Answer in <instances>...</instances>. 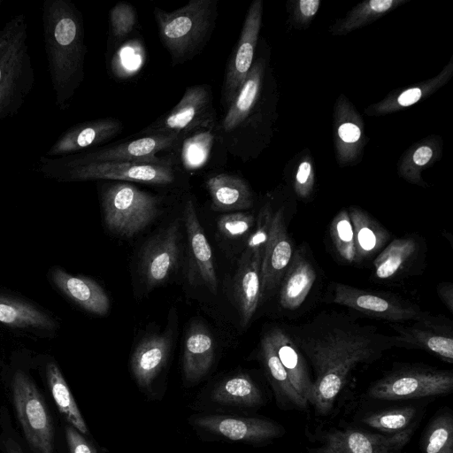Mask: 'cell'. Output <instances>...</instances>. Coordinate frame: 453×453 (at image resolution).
<instances>
[{
    "label": "cell",
    "instance_id": "cell-1",
    "mask_svg": "<svg viewBox=\"0 0 453 453\" xmlns=\"http://www.w3.org/2000/svg\"><path fill=\"white\" fill-rule=\"evenodd\" d=\"M286 330L313 368L309 403L321 415L330 412L354 368L371 364L396 347L395 335L335 311H321Z\"/></svg>",
    "mask_w": 453,
    "mask_h": 453
},
{
    "label": "cell",
    "instance_id": "cell-2",
    "mask_svg": "<svg viewBox=\"0 0 453 453\" xmlns=\"http://www.w3.org/2000/svg\"><path fill=\"white\" fill-rule=\"evenodd\" d=\"M42 20L55 105L64 111L84 79L87 48L83 18L70 0H46Z\"/></svg>",
    "mask_w": 453,
    "mask_h": 453
},
{
    "label": "cell",
    "instance_id": "cell-3",
    "mask_svg": "<svg viewBox=\"0 0 453 453\" xmlns=\"http://www.w3.org/2000/svg\"><path fill=\"white\" fill-rule=\"evenodd\" d=\"M27 44V24L22 13L0 29V122L15 116L35 84Z\"/></svg>",
    "mask_w": 453,
    "mask_h": 453
},
{
    "label": "cell",
    "instance_id": "cell-4",
    "mask_svg": "<svg viewBox=\"0 0 453 453\" xmlns=\"http://www.w3.org/2000/svg\"><path fill=\"white\" fill-rule=\"evenodd\" d=\"M40 172L58 181H85L110 180L134 181L153 185H169L174 182L176 173L173 163L164 159L160 162L126 161L75 164L62 157L39 158Z\"/></svg>",
    "mask_w": 453,
    "mask_h": 453
},
{
    "label": "cell",
    "instance_id": "cell-5",
    "mask_svg": "<svg viewBox=\"0 0 453 453\" xmlns=\"http://www.w3.org/2000/svg\"><path fill=\"white\" fill-rule=\"evenodd\" d=\"M216 11L213 0H191L170 12L155 8L160 40L175 64L190 58L203 47L213 29Z\"/></svg>",
    "mask_w": 453,
    "mask_h": 453
},
{
    "label": "cell",
    "instance_id": "cell-6",
    "mask_svg": "<svg viewBox=\"0 0 453 453\" xmlns=\"http://www.w3.org/2000/svg\"><path fill=\"white\" fill-rule=\"evenodd\" d=\"M101 201L107 228L127 237L134 236L149 226L159 209L157 196L125 181L105 184Z\"/></svg>",
    "mask_w": 453,
    "mask_h": 453
},
{
    "label": "cell",
    "instance_id": "cell-7",
    "mask_svg": "<svg viewBox=\"0 0 453 453\" xmlns=\"http://www.w3.org/2000/svg\"><path fill=\"white\" fill-rule=\"evenodd\" d=\"M452 388L451 371L408 365L375 381L367 394L373 399L392 401L441 395L449 393Z\"/></svg>",
    "mask_w": 453,
    "mask_h": 453
},
{
    "label": "cell",
    "instance_id": "cell-8",
    "mask_svg": "<svg viewBox=\"0 0 453 453\" xmlns=\"http://www.w3.org/2000/svg\"><path fill=\"white\" fill-rule=\"evenodd\" d=\"M12 399L27 441L35 453H53V425L34 381L23 372L12 380Z\"/></svg>",
    "mask_w": 453,
    "mask_h": 453
},
{
    "label": "cell",
    "instance_id": "cell-9",
    "mask_svg": "<svg viewBox=\"0 0 453 453\" xmlns=\"http://www.w3.org/2000/svg\"><path fill=\"white\" fill-rule=\"evenodd\" d=\"M331 302L355 310L367 317L391 323L418 320L429 314L415 303L397 296L371 292L339 282L333 284Z\"/></svg>",
    "mask_w": 453,
    "mask_h": 453
},
{
    "label": "cell",
    "instance_id": "cell-10",
    "mask_svg": "<svg viewBox=\"0 0 453 453\" xmlns=\"http://www.w3.org/2000/svg\"><path fill=\"white\" fill-rule=\"evenodd\" d=\"M212 96L208 85L187 88L180 101L165 115L142 131L145 134H176L187 137L213 120Z\"/></svg>",
    "mask_w": 453,
    "mask_h": 453
},
{
    "label": "cell",
    "instance_id": "cell-11",
    "mask_svg": "<svg viewBox=\"0 0 453 453\" xmlns=\"http://www.w3.org/2000/svg\"><path fill=\"white\" fill-rule=\"evenodd\" d=\"M417 422L407 429L383 434L352 427L326 431L313 453H400L410 441Z\"/></svg>",
    "mask_w": 453,
    "mask_h": 453
},
{
    "label": "cell",
    "instance_id": "cell-12",
    "mask_svg": "<svg viewBox=\"0 0 453 453\" xmlns=\"http://www.w3.org/2000/svg\"><path fill=\"white\" fill-rule=\"evenodd\" d=\"M185 137L176 134H144L135 140L115 146L90 150L81 153L61 157L64 160L75 163L148 161L160 162L156 154L175 148Z\"/></svg>",
    "mask_w": 453,
    "mask_h": 453
},
{
    "label": "cell",
    "instance_id": "cell-13",
    "mask_svg": "<svg viewBox=\"0 0 453 453\" xmlns=\"http://www.w3.org/2000/svg\"><path fill=\"white\" fill-rule=\"evenodd\" d=\"M390 326L397 333L396 347L420 349L453 363V331L449 319L428 314L411 325L391 323Z\"/></svg>",
    "mask_w": 453,
    "mask_h": 453
},
{
    "label": "cell",
    "instance_id": "cell-14",
    "mask_svg": "<svg viewBox=\"0 0 453 453\" xmlns=\"http://www.w3.org/2000/svg\"><path fill=\"white\" fill-rule=\"evenodd\" d=\"M263 1L250 4L236 47L229 58L222 89V102L229 106L253 64L262 23Z\"/></svg>",
    "mask_w": 453,
    "mask_h": 453
},
{
    "label": "cell",
    "instance_id": "cell-15",
    "mask_svg": "<svg viewBox=\"0 0 453 453\" xmlns=\"http://www.w3.org/2000/svg\"><path fill=\"white\" fill-rule=\"evenodd\" d=\"M283 210L273 214L261 264V299L280 286L293 256Z\"/></svg>",
    "mask_w": 453,
    "mask_h": 453
},
{
    "label": "cell",
    "instance_id": "cell-16",
    "mask_svg": "<svg viewBox=\"0 0 453 453\" xmlns=\"http://www.w3.org/2000/svg\"><path fill=\"white\" fill-rule=\"evenodd\" d=\"M122 128L121 122L113 118H103L76 124L63 132L44 156L61 157L87 151L112 139L121 132Z\"/></svg>",
    "mask_w": 453,
    "mask_h": 453
},
{
    "label": "cell",
    "instance_id": "cell-17",
    "mask_svg": "<svg viewBox=\"0 0 453 453\" xmlns=\"http://www.w3.org/2000/svg\"><path fill=\"white\" fill-rule=\"evenodd\" d=\"M184 222L190 255L188 280L192 285H204L212 294L216 295L218 293V279L212 251L191 200L186 203L184 208Z\"/></svg>",
    "mask_w": 453,
    "mask_h": 453
},
{
    "label": "cell",
    "instance_id": "cell-18",
    "mask_svg": "<svg viewBox=\"0 0 453 453\" xmlns=\"http://www.w3.org/2000/svg\"><path fill=\"white\" fill-rule=\"evenodd\" d=\"M179 242L178 220L149 241L142 257V271L148 288L163 283L172 273L179 257Z\"/></svg>",
    "mask_w": 453,
    "mask_h": 453
},
{
    "label": "cell",
    "instance_id": "cell-19",
    "mask_svg": "<svg viewBox=\"0 0 453 453\" xmlns=\"http://www.w3.org/2000/svg\"><path fill=\"white\" fill-rule=\"evenodd\" d=\"M196 426L231 441L259 442L278 437L282 429L276 423L256 418L207 415L195 418Z\"/></svg>",
    "mask_w": 453,
    "mask_h": 453
},
{
    "label": "cell",
    "instance_id": "cell-20",
    "mask_svg": "<svg viewBox=\"0 0 453 453\" xmlns=\"http://www.w3.org/2000/svg\"><path fill=\"white\" fill-rule=\"evenodd\" d=\"M263 252L245 249L234 279V296L241 323L246 326L261 301V264Z\"/></svg>",
    "mask_w": 453,
    "mask_h": 453
},
{
    "label": "cell",
    "instance_id": "cell-21",
    "mask_svg": "<svg viewBox=\"0 0 453 453\" xmlns=\"http://www.w3.org/2000/svg\"><path fill=\"white\" fill-rule=\"evenodd\" d=\"M316 277L305 250L301 247L295 250L279 286L280 306L288 311L297 310L307 298Z\"/></svg>",
    "mask_w": 453,
    "mask_h": 453
},
{
    "label": "cell",
    "instance_id": "cell-22",
    "mask_svg": "<svg viewBox=\"0 0 453 453\" xmlns=\"http://www.w3.org/2000/svg\"><path fill=\"white\" fill-rule=\"evenodd\" d=\"M275 352L296 391L308 403L312 391L307 362L286 329L275 326L267 332Z\"/></svg>",
    "mask_w": 453,
    "mask_h": 453
},
{
    "label": "cell",
    "instance_id": "cell-23",
    "mask_svg": "<svg viewBox=\"0 0 453 453\" xmlns=\"http://www.w3.org/2000/svg\"><path fill=\"white\" fill-rule=\"evenodd\" d=\"M51 278L57 288L84 310L96 314L105 315L110 308V299L95 280L81 276H73L55 268Z\"/></svg>",
    "mask_w": 453,
    "mask_h": 453
},
{
    "label": "cell",
    "instance_id": "cell-24",
    "mask_svg": "<svg viewBox=\"0 0 453 453\" xmlns=\"http://www.w3.org/2000/svg\"><path fill=\"white\" fill-rule=\"evenodd\" d=\"M170 349L167 335L153 334L144 338L131 357V369L137 384L149 388L165 365Z\"/></svg>",
    "mask_w": 453,
    "mask_h": 453
},
{
    "label": "cell",
    "instance_id": "cell-25",
    "mask_svg": "<svg viewBox=\"0 0 453 453\" xmlns=\"http://www.w3.org/2000/svg\"><path fill=\"white\" fill-rule=\"evenodd\" d=\"M265 64L259 59L252 64L227 111L221 120L220 130L230 134L239 128L255 107L262 88Z\"/></svg>",
    "mask_w": 453,
    "mask_h": 453
},
{
    "label": "cell",
    "instance_id": "cell-26",
    "mask_svg": "<svg viewBox=\"0 0 453 453\" xmlns=\"http://www.w3.org/2000/svg\"><path fill=\"white\" fill-rule=\"evenodd\" d=\"M214 341L210 331L201 323H193L185 338L183 372L189 382L202 379L214 359Z\"/></svg>",
    "mask_w": 453,
    "mask_h": 453
},
{
    "label": "cell",
    "instance_id": "cell-27",
    "mask_svg": "<svg viewBox=\"0 0 453 453\" xmlns=\"http://www.w3.org/2000/svg\"><path fill=\"white\" fill-rule=\"evenodd\" d=\"M206 188L215 211H242L253 205V196L248 183L238 176L227 173L211 176L206 180Z\"/></svg>",
    "mask_w": 453,
    "mask_h": 453
},
{
    "label": "cell",
    "instance_id": "cell-28",
    "mask_svg": "<svg viewBox=\"0 0 453 453\" xmlns=\"http://www.w3.org/2000/svg\"><path fill=\"white\" fill-rule=\"evenodd\" d=\"M354 233L355 262L360 263L380 251L390 238L388 230L364 210H348Z\"/></svg>",
    "mask_w": 453,
    "mask_h": 453
},
{
    "label": "cell",
    "instance_id": "cell-29",
    "mask_svg": "<svg viewBox=\"0 0 453 453\" xmlns=\"http://www.w3.org/2000/svg\"><path fill=\"white\" fill-rule=\"evenodd\" d=\"M261 357L278 403L282 408L305 409L308 402L293 388L267 333L261 340Z\"/></svg>",
    "mask_w": 453,
    "mask_h": 453
},
{
    "label": "cell",
    "instance_id": "cell-30",
    "mask_svg": "<svg viewBox=\"0 0 453 453\" xmlns=\"http://www.w3.org/2000/svg\"><path fill=\"white\" fill-rule=\"evenodd\" d=\"M453 75V58L435 77L406 88L400 93H392L380 102L365 110L369 115H385L411 106L422 98L432 95L445 85Z\"/></svg>",
    "mask_w": 453,
    "mask_h": 453
},
{
    "label": "cell",
    "instance_id": "cell-31",
    "mask_svg": "<svg viewBox=\"0 0 453 453\" xmlns=\"http://www.w3.org/2000/svg\"><path fill=\"white\" fill-rule=\"evenodd\" d=\"M336 106L335 146L339 162L348 164L354 161L364 145L362 119L344 99Z\"/></svg>",
    "mask_w": 453,
    "mask_h": 453
},
{
    "label": "cell",
    "instance_id": "cell-32",
    "mask_svg": "<svg viewBox=\"0 0 453 453\" xmlns=\"http://www.w3.org/2000/svg\"><path fill=\"white\" fill-rule=\"evenodd\" d=\"M418 247L413 237L394 239L373 260L374 277L380 280L396 277L415 257Z\"/></svg>",
    "mask_w": 453,
    "mask_h": 453
},
{
    "label": "cell",
    "instance_id": "cell-33",
    "mask_svg": "<svg viewBox=\"0 0 453 453\" xmlns=\"http://www.w3.org/2000/svg\"><path fill=\"white\" fill-rule=\"evenodd\" d=\"M46 378L52 398L65 420L81 434H88L86 422L74 401L70 388L55 363L46 367Z\"/></svg>",
    "mask_w": 453,
    "mask_h": 453
},
{
    "label": "cell",
    "instance_id": "cell-34",
    "mask_svg": "<svg viewBox=\"0 0 453 453\" xmlns=\"http://www.w3.org/2000/svg\"><path fill=\"white\" fill-rule=\"evenodd\" d=\"M211 398L220 404L256 406L262 403V395L251 380L243 373L222 380L212 391Z\"/></svg>",
    "mask_w": 453,
    "mask_h": 453
},
{
    "label": "cell",
    "instance_id": "cell-35",
    "mask_svg": "<svg viewBox=\"0 0 453 453\" xmlns=\"http://www.w3.org/2000/svg\"><path fill=\"white\" fill-rule=\"evenodd\" d=\"M406 0H368L353 7L344 18L338 20L332 27L334 35H342L362 27L397 6L404 4Z\"/></svg>",
    "mask_w": 453,
    "mask_h": 453
},
{
    "label": "cell",
    "instance_id": "cell-36",
    "mask_svg": "<svg viewBox=\"0 0 453 453\" xmlns=\"http://www.w3.org/2000/svg\"><path fill=\"white\" fill-rule=\"evenodd\" d=\"M0 323L14 327L50 329L55 322L30 303L0 296Z\"/></svg>",
    "mask_w": 453,
    "mask_h": 453
},
{
    "label": "cell",
    "instance_id": "cell-37",
    "mask_svg": "<svg viewBox=\"0 0 453 453\" xmlns=\"http://www.w3.org/2000/svg\"><path fill=\"white\" fill-rule=\"evenodd\" d=\"M441 147L434 139L420 142L410 149L403 157L398 171L407 181L426 186L421 179V172L439 156Z\"/></svg>",
    "mask_w": 453,
    "mask_h": 453
},
{
    "label": "cell",
    "instance_id": "cell-38",
    "mask_svg": "<svg viewBox=\"0 0 453 453\" xmlns=\"http://www.w3.org/2000/svg\"><path fill=\"white\" fill-rule=\"evenodd\" d=\"M418 410L413 406L395 407L366 414L362 422L383 434H393L402 432L414 423Z\"/></svg>",
    "mask_w": 453,
    "mask_h": 453
},
{
    "label": "cell",
    "instance_id": "cell-39",
    "mask_svg": "<svg viewBox=\"0 0 453 453\" xmlns=\"http://www.w3.org/2000/svg\"><path fill=\"white\" fill-rule=\"evenodd\" d=\"M424 453H453V418L450 411L437 415L427 426L422 440Z\"/></svg>",
    "mask_w": 453,
    "mask_h": 453
},
{
    "label": "cell",
    "instance_id": "cell-40",
    "mask_svg": "<svg viewBox=\"0 0 453 453\" xmlns=\"http://www.w3.org/2000/svg\"><path fill=\"white\" fill-rule=\"evenodd\" d=\"M145 48L137 39L123 43L111 60V70L119 79H128L135 75L144 65Z\"/></svg>",
    "mask_w": 453,
    "mask_h": 453
},
{
    "label": "cell",
    "instance_id": "cell-41",
    "mask_svg": "<svg viewBox=\"0 0 453 453\" xmlns=\"http://www.w3.org/2000/svg\"><path fill=\"white\" fill-rule=\"evenodd\" d=\"M330 236L339 257L347 263L355 262L354 233L348 210H342L330 224Z\"/></svg>",
    "mask_w": 453,
    "mask_h": 453
},
{
    "label": "cell",
    "instance_id": "cell-42",
    "mask_svg": "<svg viewBox=\"0 0 453 453\" xmlns=\"http://www.w3.org/2000/svg\"><path fill=\"white\" fill-rule=\"evenodd\" d=\"M212 138L211 132L205 130L182 141L181 160L187 170H197L208 161Z\"/></svg>",
    "mask_w": 453,
    "mask_h": 453
},
{
    "label": "cell",
    "instance_id": "cell-43",
    "mask_svg": "<svg viewBox=\"0 0 453 453\" xmlns=\"http://www.w3.org/2000/svg\"><path fill=\"white\" fill-rule=\"evenodd\" d=\"M255 223L252 214L235 212L221 215L217 222L219 233L226 238L237 239L246 234Z\"/></svg>",
    "mask_w": 453,
    "mask_h": 453
},
{
    "label": "cell",
    "instance_id": "cell-44",
    "mask_svg": "<svg viewBox=\"0 0 453 453\" xmlns=\"http://www.w3.org/2000/svg\"><path fill=\"white\" fill-rule=\"evenodd\" d=\"M109 18L111 34L119 40L131 33L136 23V13L134 7L123 2L116 4L110 11Z\"/></svg>",
    "mask_w": 453,
    "mask_h": 453
},
{
    "label": "cell",
    "instance_id": "cell-45",
    "mask_svg": "<svg viewBox=\"0 0 453 453\" xmlns=\"http://www.w3.org/2000/svg\"><path fill=\"white\" fill-rule=\"evenodd\" d=\"M273 214V212L269 203L265 204L261 208L258 213L256 229L248 240L246 249L264 252Z\"/></svg>",
    "mask_w": 453,
    "mask_h": 453
},
{
    "label": "cell",
    "instance_id": "cell-46",
    "mask_svg": "<svg viewBox=\"0 0 453 453\" xmlns=\"http://www.w3.org/2000/svg\"><path fill=\"white\" fill-rule=\"evenodd\" d=\"M314 185V171L309 157L301 161L295 177L294 188L296 195L307 198L312 192Z\"/></svg>",
    "mask_w": 453,
    "mask_h": 453
},
{
    "label": "cell",
    "instance_id": "cell-47",
    "mask_svg": "<svg viewBox=\"0 0 453 453\" xmlns=\"http://www.w3.org/2000/svg\"><path fill=\"white\" fill-rule=\"evenodd\" d=\"M320 0H299L293 7V20L297 25H305L318 12L320 6Z\"/></svg>",
    "mask_w": 453,
    "mask_h": 453
},
{
    "label": "cell",
    "instance_id": "cell-48",
    "mask_svg": "<svg viewBox=\"0 0 453 453\" xmlns=\"http://www.w3.org/2000/svg\"><path fill=\"white\" fill-rule=\"evenodd\" d=\"M65 439L70 453H96L95 448L72 426L65 427Z\"/></svg>",
    "mask_w": 453,
    "mask_h": 453
},
{
    "label": "cell",
    "instance_id": "cell-49",
    "mask_svg": "<svg viewBox=\"0 0 453 453\" xmlns=\"http://www.w3.org/2000/svg\"><path fill=\"white\" fill-rule=\"evenodd\" d=\"M437 294L447 309L453 312V285L450 282H442L437 286Z\"/></svg>",
    "mask_w": 453,
    "mask_h": 453
},
{
    "label": "cell",
    "instance_id": "cell-50",
    "mask_svg": "<svg viewBox=\"0 0 453 453\" xmlns=\"http://www.w3.org/2000/svg\"><path fill=\"white\" fill-rule=\"evenodd\" d=\"M5 453H25L17 441L9 438L5 441Z\"/></svg>",
    "mask_w": 453,
    "mask_h": 453
},
{
    "label": "cell",
    "instance_id": "cell-51",
    "mask_svg": "<svg viewBox=\"0 0 453 453\" xmlns=\"http://www.w3.org/2000/svg\"><path fill=\"white\" fill-rule=\"evenodd\" d=\"M2 4V1L0 0V4Z\"/></svg>",
    "mask_w": 453,
    "mask_h": 453
}]
</instances>
